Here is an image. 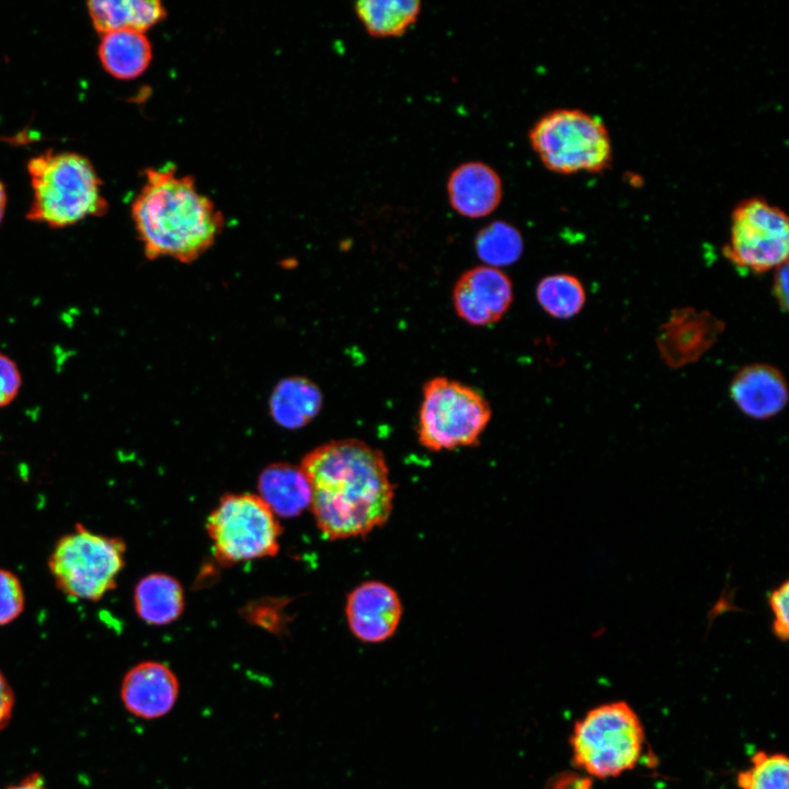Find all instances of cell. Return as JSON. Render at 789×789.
<instances>
[{
	"mask_svg": "<svg viewBox=\"0 0 789 789\" xmlns=\"http://www.w3.org/2000/svg\"><path fill=\"white\" fill-rule=\"evenodd\" d=\"M322 404L319 387L301 376L279 380L268 402L273 421L286 430H298L309 424L319 414Z\"/></svg>",
	"mask_w": 789,
	"mask_h": 789,
	"instance_id": "obj_17",
	"label": "cell"
},
{
	"mask_svg": "<svg viewBox=\"0 0 789 789\" xmlns=\"http://www.w3.org/2000/svg\"><path fill=\"white\" fill-rule=\"evenodd\" d=\"M545 789H593L592 779L574 771H563L553 776Z\"/></svg>",
	"mask_w": 789,
	"mask_h": 789,
	"instance_id": "obj_28",
	"label": "cell"
},
{
	"mask_svg": "<svg viewBox=\"0 0 789 789\" xmlns=\"http://www.w3.org/2000/svg\"><path fill=\"white\" fill-rule=\"evenodd\" d=\"M87 7L92 25L101 35L119 30L145 33L167 15L157 0H92Z\"/></svg>",
	"mask_w": 789,
	"mask_h": 789,
	"instance_id": "obj_20",
	"label": "cell"
},
{
	"mask_svg": "<svg viewBox=\"0 0 789 789\" xmlns=\"http://www.w3.org/2000/svg\"><path fill=\"white\" fill-rule=\"evenodd\" d=\"M14 708L13 690L0 671V731L4 729L12 717Z\"/></svg>",
	"mask_w": 789,
	"mask_h": 789,
	"instance_id": "obj_30",
	"label": "cell"
},
{
	"mask_svg": "<svg viewBox=\"0 0 789 789\" xmlns=\"http://www.w3.org/2000/svg\"><path fill=\"white\" fill-rule=\"evenodd\" d=\"M474 250L488 266L499 268L519 260L524 241L515 226L505 220H494L477 233Z\"/></svg>",
	"mask_w": 789,
	"mask_h": 789,
	"instance_id": "obj_23",
	"label": "cell"
},
{
	"mask_svg": "<svg viewBox=\"0 0 789 789\" xmlns=\"http://www.w3.org/2000/svg\"><path fill=\"white\" fill-rule=\"evenodd\" d=\"M134 607L138 617L152 626L169 625L183 614L184 591L181 583L165 573L141 578L134 590Z\"/></svg>",
	"mask_w": 789,
	"mask_h": 789,
	"instance_id": "obj_19",
	"label": "cell"
},
{
	"mask_svg": "<svg viewBox=\"0 0 789 789\" xmlns=\"http://www.w3.org/2000/svg\"><path fill=\"white\" fill-rule=\"evenodd\" d=\"M789 224L782 209L761 196L739 202L732 210L723 255L735 267L766 273L788 262Z\"/></svg>",
	"mask_w": 789,
	"mask_h": 789,
	"instance_id": "obj_9",
	"label": "cell"
},
{
	"mask_svg": "<svg viewBox=\"0 0 789 789\" xmlns=\"http://www.w3.org/2000/svg\"><path fill=\"white\" fill-rule=\"evenodd\" d=\"M300 468L311 489L316 524L329 540L366 536L389 519L395 499L384 454L356 438L310 450Z\"/></svg>",
	"mask_w": 789,
	"mask_h": 789,
	"instance_id": "obj_1",
	"label": "cell"
},
{
	"mask_svg": "<svg viewBox=\"0 0 789 789\" xmlns=\"http://www.w3.org/2000/svg\"><path fill=\"white\" fill-rule=\"evenodd\" d=\"M5 789H48V788L45 786V781H44L43 777L37 773H33V774L26 776L20 782L15 784V785H11V786L7 787Z\"/></svg>",
	"mask_w": 789,
	"mask_h": 789,
	"instance_id": "obj_31",
	"label": "cell"
},
{
	"mask_svg": "<svg viewBox=\"0 0 789 789\" xmlns=\"http://www.w3.org/2000/svg\"><path fill=\"white\" fill-rule=\"evenodd\" d=\"M22 387V375L18 364L0 353V409L11 404Z\"/></svg>",
	"mask_w": 789,
	"mask_h": 789,
	"instance_id": "obj_27",
	"label": "cell"
},
{
	"mask_svg": "<svg viewBox=\"0 0 789 789\" xmlns=\"http://www.w3.org/2000/svg\"><path fill=\"white\" fill-rule=\"evenodd\" d=\"M216 560L232 565L273 557L279 550L282 526L258 494L227 493L206 523Z\"/></svg>",
	"mask_w": 789,
	"mask_h": 789,
	"instance_id": "obj_8",
	"label": "cell"
},
{
	"mask_svg": "<svg viewBox=\"0 0 789 789\" xmlns=\"http://www.w3.org/2000/svg\"><path fill=\"white\" fill-rule=\"evenodd\" d=\"M27 172L33 191L27 220L65 228L108 209L100 176L80 153L48 150L28 160Z\"/></svg>",
	"mask_w": 789,
	"mask_h": 789,
	"instance_id": "obj_3",
	"label": "cell"
},
{
	"mask_svg": "<svg viewBox=\"0 0 789 789\" xmlns=\"http://www.w3.org/2000/svg\"><path fill=\"white\" fill-rule=\"evenodd\" d=\"M100 62L112 77L130 80L141 76L152 59V47L144 32L119 30L101 35Z\"/></svg>",
	"mask_w": 789,
	"mask_h": 789,
	"instance_id": "obj_18",
	"label": "cell"
},
{
	"mask_svg": "<svg viewBox=\"0 0 789 789\" xmlns=\"http://www.w3.org/2000/svg\"><path fill=\"white\" fill-rule=\"evenodd\" d=\"M774 271L771 294L780 310L786 311L788 308V262Z\"/></svg>",
	"mask_w": 789,
	"mask_h": 789,
	"instance_id": "obj_29",
	"label": "cell"
},
{
	"mask_svg": "<svg viewBox=\"0 0 789 789\" xmlns=\"http://www.w3.org/2000/svg\"><path fill=\"white\" fill-rule=\"evenodd\" d=\"M145 179L132 217L146 258L195 261L220 235L221 213L198 192L194 178L179 175L174 165L146 169Z\"/></svg>",
	"mask_w": 789,
	"mask_h": 789,
	"instance_id": "obj_2",
	"label": "cell"
},
{
	"mask_svg": "<svg viewBox=\"0 0 789 789\" xmlns=\"http://www.w3.org/2000/svg\"><path fill=\"white\" fill-rule=\"evenodd\" d=\"M528 140L544 167L558 174L603 172L613 160L608 128L580 108L545 113L529 129Z\"/></svg>",
	"mask_w": 789,
	"mask_h": 789,
	"instance_id": "obj_5",
	"label": "cell"
},
{
	"mask_svg": "<svg viewBox=\"0 0 789 789\" xmlns=\"http://www.w3.org/2000/svg\"><path fill=\"white\" fill-rule=\"evenodd\" d=\"M354 11L366 30L377 38L397 37L416 22L421 12L419 0H362Z\"/></svg>",
	"mask_w": 789,
	"mask_h": 789,
	"instance_id": "obj_21",
	"label": "cell"
},
{
	"mask_svg": "<svg viewBox=\"0 0 789 789\" xmlns=\"http://www.w3.org/2000/svg\"><path fill=\"white\" fill-rule=\"evenodd\" d=\"M536 299L546 313L564 320L581 312L586 302V291L576 276L559 273L540 279Z\"/></svg>",
	"mask_w": 789,
	"mask_h": 789,
	"instance_id": "obj_22",
	"label": "cell"
},
{
	"mask_svg": "<svg viewBox=\"0 0 789 789\" xmlns=\"http://www.w3.org/2000/svg\"><path fill=\"white\" fill-rule=\"evenodd\" d=\"M740 789H789V762L785 754L756 752L751 765L737 774Z\"/></svg>",
	"mask_w": 789,
	"mask_h": 789,
	"instance_id": "obj_24",
	"label": "cell"
},
{
	"mask_svg": "<svg viewBox=\"0 0 789 789\" xmlns=\"http://www.w3.org/2000/svg\"><path fill=\"white\" fill-rule=\"evenodd\" d=\"M768 605L773 614L771 630L781 641L789 634V584L786 580L768 595Z\"/></svg>",
	"mask_w": 789,
	"mask_h": 789,
	"instance_id": "obj_26",
	"label": "cell"
},
{
	"mask_svg": "<svg viewBox=\"0 0 789 789\" xmlns=\"http://www.w3.org/2000/svg\"><path fill=\"white\" fill-rule=\"evenodd\" d=\"M125 553L126 544L121 537L96 534L77 524L56 541L48 569L64 595L96 602L115 588Z\"/></svg>",
	"mask_w": 789,
	"mask_h": 789,
	"instance_id": "obj_6",
	"label": "cell"
},
{
	"mask_svg": "<svg viewBox=\"0 0 789 789\" xmlns=\"http://www.w3.org/2000/svg\"><path fill=\"white\" fill-rule=\"evenodd\" d=\"M451 208L462 217L477 219L492 214L501 204L503 183L499 173L482 161L457 165L446 184Z\"/></svg>",
	"mask_w": 789,
	"mask_h": 789,
	"instance_id": "obj_15",
	"label": "cell"
},
{
	"mask_svg": "<svg viewBox=\"0 0 789 789\" xmlns=\"http://www.w3.org/2000/svg\"><path fill=\"white\" fill-rule=\"evenodd\" d=\"M258 491L276 517H296L311 504L307 477L300 466L288 462L266 466L258 478Z\"/></svg>",
	"mask_w": 789,
	"mask_h": 789,
	"instance_id": "obj_16",
	"label": "cell"
},
{
	"mask_svg": "<svg viewBox=\"0 0 789 789\" xmlns=\"http://www.w3.org/2000/svg\"><path fill=\"white\" fill-rule=\"evenodd\" d=\"M24 592L19 578L0 569V626L14 621L24 609Z\"/></svg>",
	"mask_w": 789,
	"mask_h": 789,
	"instance_id": "obj_25",
	"label": "cell"
},
{
	"mask_svg": "<svg viewBox=\"0 0 789 789\" xmlns=\"http://www.w3.org/2000/svg\"><path fill=\"white\" fill-rule=\"evenodd\" d=\"M513 297L511 278L500 268L488 265L462 273L453 289L456 313L477 327L496 323L510 309Z\"/></svg>",
	"mask_w": 789,
	"mask_h": 789,
	"instance_id": "obj_11",
	"label": "cell"
},
{
	"mask_svg": "<svg viewBox=\"0 0 789 789\" xmlns=\"http://www.w3.org/2000/svg\"><path fill=\"white\" fill-rule=\"evenodd\" d=\"M402 603L395 588L380 581H366L353 588L345 603L351 632L361 641L379 643L396 632Z\"/></svg>",
	"mask_w": 789,
	"mask_h": 789,
	"instance_id": "obj_12",
	"label": "cell"
},
{
	"mask_svg": "<svg viewBox=\"0 0 789 789\" xmlns=\"http://www.w3.org/2000/svg\"><path fill=\"white\" fill-rule=\"evenodd\" d=\"M121 699L133 716L152 720L174 707L180 683L174 672L157 661H144L129 668L121 684Z\"/></svg>",
	"mask_w": 789,
	"mask_h": 789,
	"instance_id": "obj_13",
	"label": "cell"
},
{
	"mask_svg": "<svg viewBox=\"0 0 789 789\" xmlns=\"http://www.w3.org/2000/svg\"><path fill=\"white\" fill-rule=\"evenodd\" d=\"M492 411L474 388L446 377L430 379L423 387L418 438L432 450H453L476 445Z\"/></svg>",
	"mask_w": 789,
	"mask_h": 789,
	"instance_id": "obj_7",
	"label": "cell"
},
{
	"mask_svg": "<svg viewBox=\"0 0 789 789\" xmlns=\"http://www.w3.org/2000/svg\"><path fill=\"white\" fill-rule=\"evenodd\" d=\"M7 191L3 183L0 181V224L3 220L5 208H7Z\"/></svg>",
	"mask_w": 789,
	"mask_h": 789,
	"instance_id": "obj_32",
	"label": "cell"
},
{
	"mask_svg": "<svg viewBox=\"0 0 789 789\" xmlns=\"http://www.w3.org/2000/svg\"><path fill=\"white\" fill-rule=\"evenodd\" d=\"M729 393L736 408L754 420H768L788 403V386L782 373L765 363L742 367L732 378Z\"/></svg>",
	"mask_w": 789,
	"mask_h": 789,
	"instance_id": "obj_14",
	"label": "cell"
},
{
	"mask_svg": "<svg viewBox=\"0 0 789 789\" xmlns=\"http://www.w3.org/2000/svg\"><path fill=\"white\" fill-rule=\"evenodd\" d=\"M723 331V321L707 310L674 309L658 331L660 356L672 368L689 365L700 359Z\"/></svg>",
	"mask_w": 789,
	"mask_h": 789,
	"instance_id": "obj_10",
	"label": "cell"
},
{
	"mask_svg": "<svg viewBox=\"0 0 789 789\" xmlns=\"http://www.w3.org/2000/svg\"><path fill=\"white\" fill-rule=\"evenodd\" d=\"M572 764L588 776L604 779L621 775L638 764L644 729L626 701L591 709L574 724L570 737Z\"/></svg>",
	"mask_w": 789,
	"mask_h": 789,
	"instance_id": "obj_4",
	"label": "cell"
}]
</instances>
